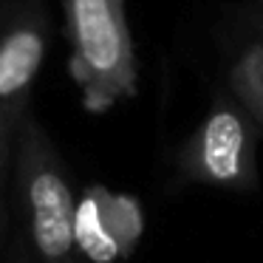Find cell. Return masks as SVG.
Masks as SVG:
<instances>
[{
	"label": "cell",
	"instance_id": "obj_1",
	"mask_svg": "<svg viewBox=\"0 0 263 263\" xmlns=\"http://www.w3.org/2000/svg\"><path fill=\"white\" fill-rule=\"evenodd\" d=\"M71 77L93 114L136 97L139 63L125 0H63Z\"/></svg>",
	"mask_w": 263,
	"mask_h": 263
},
{
	"label": "cell",
	"instance_id": "obj_2",
	"mask_svg": "<svg viewBox=\"0 0 263 263\" xmlns=\"http://www.w3.org/2000/svg\"><path fill=\"white\" fill-rule=\"evenodd\" d=\"M14 170L40 263H80L77 201L68 173L48 133L29 114L14 139Z\"/></svg>",
	"mask_w": 263,
	"mask_h": 263
},
{
	"label": "cell",
	"instance_id": "obj_3",
	"mask_svg": "<svg viewBox=\"0 0 263 263\" xmlns=\"http://www.w3.org/2000/svg\"><path fill=\"white\" fill-rule=\"evenodd\" d=\"M184 178L227 190H252L257 184L255 127L246 110L229 99H215L184 142L178 156Z\"/></svg>",
	"mask_w": 263,
	"mask_h": 263
},
{
	"label": "cell",
	"instance_id": "obj_4",
	"mask_svg": "<svg viewBox=\"0 0 263 263\" xmlns=\"http://www.w3.org/2000/svg\"><path fill=\"white\" fill-rule=\"evenodd\" d=\"M51 43L43 0H0V122L23 125Z\"/></svg>",
	"mask_w": 263,
	"mask_h": 263
},
{
	"label": "cell",
	"instance_id": "obj_5",
	"mask_svg": "<svg viewBox=\"0 0 263 263\" xmlns=\"http://www.w3.org/2000/svg\"><path fill=\"white\" fill-rule=\"evenodd\" d=\"M136 210L102 187H91L77 204V246L97 263H114L127 255L136 238Z\"/></svg>",
	"mask_w": 263,
	"mask_h": 263
},
{
	"label": "cell",
	"instance_id": "obj_6",
	"mask_svg": "<svg viewBox=\"0 0 263 263\" xmlns=\"http://www.w3.org/2000/svg\"><path fill=\"white\" fill-rule=\"evenodd\" d=\"M229 85L238 102L263 125V43H252L229 71Z\"/></svg>",
	"mask_w": 263,
	"mask_h": 263
},
{
	"label": "cell",
	"instance_id": "obj_7",
	"mask_svg": "<svg viewBox=\"0 0 263 263\" xmlns=\"http://www.w3.org/2000/svg\"><path fill=\"white\" fill-rule=\"evenodd\" d=\"M17 130H20V125L0 122V190H3V176H6V167H9V156H12V150H14Z\"/></svg>",
	"mask_w": 263,
	"mask_h": 263
},
{
	"label": "cell",
	"instance_id": "obj_8",
	"mask_svg": "<svg viewBox=\"0 0 263 263\" xmlns=\"http://www.w3.org/2000/svg\"><path fill=\"white\" fill-rule=\"evenodd\" d=\"M9 263H31V257L26 255V252H20V246H14V249H12V257H9Z\"/></svg>",
	"mask_w": 263,
	"mask_h": 263
}]
</instances>
